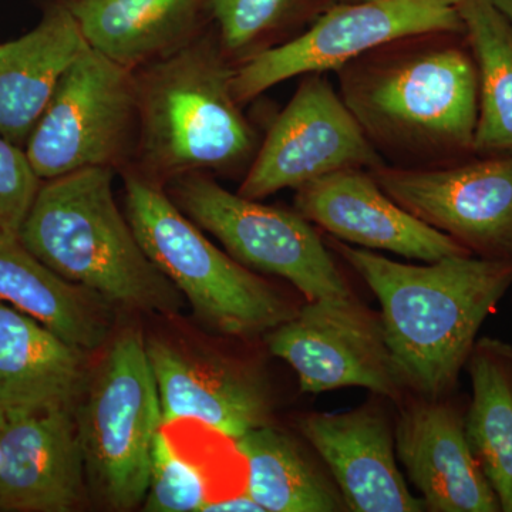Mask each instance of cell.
<instances>
[{
	"label": "cell",
	"mask_w": 512,
	"mask_h": 512,
	"mask_svg": "<svg viewBox=\"0 0 512 512\" xmlns=\"http://www.w3.org/2000/svg\"><path fill=\"white\" fill-rule=\"evenodd\" d=\"M126 215L141 247L208 328L235 339L265 336L302 303L221 251L143 174L126 177Z\"/></svg>",
	"instance_id": "obj_4"
},
{
	"label": "cell",
	"mask_w": 512,
	"mask_h": 512,
	"mask_svg": "<svg viewBox=\"0 0 512 512\" xmlns=\"http://www.w3.org/2000/svg\"><path fill=\"white\" fill-rule=\"evenodd\" d=\"M146 343L164 427L195 421L232 443L274 420V390L252 363L158 338Z\"/></svg>",
	"instance_id": "obj_13"
},
{
	"label": "cell",
	"mask_w": 512,
	"mask_h": 512,
	"mask_svg": "<svg viewBox=\"0 0 512 512\" xmlns=\"http://www.w3.org/2000/svg\"><path fill=\"white\" fill-rule=\"evenodd\" d=\"M201 512H264V510L255 503L254 498L247 491L242 490L241 493L212 498Z\"/></svg>",
	"instance_id": "obj_28"
},
{
	"label": "cell",
	"mask_w": 512,
	"mask_h": 512,
	"mask_svg": "<svg viewBox=\"0 0 512 512\" xmlns=\"http://www.w3.org/2000/svg\"><path fill=\"white\" fill-rule=\"evenodd\" d=\"M40 181L26 151L0 134V229L19 235Z\"/></svg>",
	"instance_id": "obj_27"
},
{
	"label": "cell",
	"mask_w": 512,
	"mask_h": 512,
	"mask_svg": "<svg viewBox=\"0 0 512 512\" xmlns=\"http://www.w3.org/2000/svg\"><path fill=\"white\" fill-rule=\"evenodd\" d=\"M389 197L471 254L512 261V157H476L436 170L373 168Z\"/></svg>",
	"instance_id": "obj_12"
},
{
	"label": "cell",
	"mask_w": 512,
	"mask_h": 512,
	"mask_svg": "<svg viewBox=\"0 0 512 512\" xmlns=\"http://www.w3.org/2000/svg\"><path fill=\"white\" fill-rule=\"evenodd\" d=\"M295 207L345 244L420 262L473 255L456 239L397 204L365 168L336 171L296 190Z\"/></svg>",
	"instance_id": "obj_16"
},
{
	"label": "cell",
	"mask_w": 512,
	"mask_h": 512,
	"mask_svg": "<svg viewBox=\"0 0 512 512\" xmlns=\"http://www.w3.org/2000/svg\"><path fill=\"white\" fill-rule=\"evenodd\" d=\"M380 303L384 336L406 393L453 396L478 332L512 286V261L453 255L403 264L332 239Z\"/></svg>",
	"instance_id": "obj_1"
},
{
	"label": "cell",
	"mask_w": 512,
	"mask_h": 512,
	"mask_svg": "<svg viewBox=\"0 0 512 512\" xmlns=\"http://www.w3.org/2000/svg\"><path fill=\"white\" fill-rule=\"evenodd\" d=\"M386 400L376 396L348 412L305 414L299 434L328 467L348 511H426L400 471Z\"/></svg>",
	"instance_id": "obj_15"
},
{
	"label": "cell",
	"mask_w": 512,
	"mask_h": 512,
	"mask_svg": "<svg viewBox=\"0 0 512 512\" xmlns=\"http://www.w3.org/2000/svg\"><path fill=\"white\" fill-rule=\"evenodd\" d=\"M6 419H8V412L0 409V460H2V437L3 430H5Z\"/></svg>",
	"instance_id": "obj_30"
},
{
	"label": "cell",
	"mask_w": 512,
	"mask_h": 512,
	"mask_svg": "<svg viewBox=\"0 0 512 512\" xmlns=\"http://www.w3.org/2000/svg\"><path fill=\"white\" fill-rule=\"evenodd\" d=\"M245 464V487L264 512L348 511L338 485L308 441L274 424L232 441Z\"/></svg>",
	"instance_id": "obj_21"
},
{
	"label": "cell",
	"mask_w": 512,
	"mask_h": 512,
	"mask_svg": "<svg viewBox=\"0 0 512 512\" xmlns=\"http://www.w3.org/2000/svg\"><path fill=\"white\" fill-rule=\"evenodd\" d=\"M204 0H67L84 39L134 70L190 42Z\"/></svg>",
	"instance_id": "obj_22"
},
{
	"label": "cell",
	"mask_w": 512,
	"mask_h": 512,
	"mask_svg": "<svg viewBox=\"0 0 512 512\" xmlns=\"http://www.w3.org/2000/svg\"><path fill=\"white\" fill-rule=\"evenodd\" d=\"M89 47L67 6H53L29 33L0 45V134L28 143L60 80Z\"/></svg>",
	"instance_id": "obj_18"
},
{
	"label": "cell",
	"mask_w": 512,
	"mask_h": 512,
	"mask_svg": "<svg viewBox=\"0 0 512 512\" xmlns=\"http://www.w3.org/2000/svg\"><path fill=\"white\" fill-rule=\"evenodd\" d=\"M19 238L57 275L110 305L167 316L184 308V296L120 211L113 168H84L40 185Z\"/></svg>",
	"instance_id": "obj_2"
},
{
	"label": "cell",
	"mask_w": 512,
	"mask_h": 512,
	"mask_svg": "<svg viewBox=\"0 0 512 512\" xmlns=\"http://www.w3.org/2000/svg\"><path fill=\"white\" fill-rule=\"evenodd\" d=\"M87 477L101 500L117 511L144 503L151 451L164 429L160 394L140 330L111 343L89 384L80 413Z\"/></svg>",
	"instance_id": "obj_6"
},
{
	"label": "cell",
	"mask_w": 512,
	"mask_h": 512,
	"mask_svg": "<svg viewBox=\"0 0 512 512\" xmlns=\"http://www.w3.org/2000/svg\"><path fill=\"white\" fill-rule=\"evenodd\" d=\"M343 100L367 137L407 150L474 156L478 79L464 47L437 43L367 66L349 77Z\"/></svg>",
	"instance_id": "obj_5"
},
{
	"label": "cell",
	"mask_w": 512,
	"mask_h": 512,
	"mask_svg": "<svg viewBox=\"0 0 512 512\" xmlns=\"http://www.w3.org/2000/svg\"><path fill=\"white\" fill-rule=\"evenodd\" d=\"M134 70L92 47L70 66L26 143L40 180L120 164L137 126Z\"/></svg>",
	"instance_id": "obj_9"
},
{
	"label": "cell",
	"mask_w": 512,
	"mask_h": 512,
	"mask_svg": "<svg viewBox=\"0 0 512 512\" xmlns=\"http://www.w3.org/2000/svg\"><path fill=\"white\" fill-rule=\"evenodd\" d=\"M272 356L292 367L302 393L363 387L394 404L406 396L394 370L382 316L357 296L305 301L265 335Z\"/></svg>",
	"instance_id": "obj_10"
},
{
	"label": "cell",
	"mask_w": 512,
	"mask_h": 512,
	"mask_svg": "<svg viewBox=\"0 0 512 512\" xmlns=\"http://www.w3.org/2000/svg\"><path fill=\"white\" fill-rule=\"evenodd\" d=\"M259 148L238 194L264 200L348 168L382 165L345 100L322 74H306Z\"/></svg>",
	"instance_id": "obj_11"
},
{
	"label": "cell",
	"mask_w": 512,
	"mask_h": 512,
	"mask_svg": "<svg viewBox=\"0 0 512 512\" xmlns=\"http://www.w3.org/2000/svg\"><path fill=\"white\" fill-rule=\"evenodd\" d=\"M460 0H363L340 2L320 13L301 36L259 50L235 70L239 103L276 84L339 69L379 47L431 35H464Z\"/></svg>",
	"instance_id": "obj_8"
},
{
	"label": "cell",
	"mask_w": 512,
	"mask_h": 512,
	"mask_svg": "<svg viewBox=\"0 0 512 512\" xmlns=\"http://www.w3.org/2000/svg\"><path fill=\"white\" fill-rule=\"evenodd\" d=\"M340 2H363V0H340Z\"/></svg>",
	"instance_id": "obj_31"
},
{
	"label": "cell",
	"mask_w": 512,
	"mask_h": 512,
	"mask_svg": "<svg viewBox=\"0 0 512 512\" xmlns=\"http://www.w3.org/2000/svg\"><path fill=\"white\" fill-rule=\"evenodd\" d=\"M471 379L466 434L501 511L512 512V345L478 338L466 363Z\"/></svg>",
	"instance_id": "obj_23"
},
{
	"label": "cell",
	"mask_w": 512,
	"mask_h": 512,
	"mask_svg": "<svg viewBox=\"0 0 512 512\" xmlns=\"http://www.w3.org/2000/svg\"><path fill=\"white\" fill-rule=\"evenodd\" d=\"M501 13L512 23V0H491Z\"/></svg>",
	"instance_id": "obj_29"
},
{
	"label": "cell",
	"mask_w": 512,
	"mask_h": 512,
	"mask_svg": "<svg viewBox=\"0 0 512 512\" xmlns=\"http://www.w3.org/2000/svg\"><path fill=\"white\" fill-rule=\"evenodd\" d=\"M87 352L0 301V409L70 407L87 382Z\"/></svg>",
	"instance_id": "obj_19"
},
{
	"label": "cell",
	"mask_w": 512,
	"mask_h": 512,
	"mask_svg": "<svg viewBox=\"0 0 512 512\" xmlns=\"http://www.w3.org/2000/svg\"><path fill=\"white\" fill-rule=\"evenodd\" d=\"M0 301L39 320L84 352H94L110 335V303L70 284L20 241L0 229Z\"/></svg>",
	"instance_id": "obj_20"
},
{
	"label": "cell",
	"mask_w": 512,
	"mask_h": 512,
	"mask_svg": "<svg viewBox=\"0 0 512 512\" xmlns=\"http://www.w3.org/2000/svg\"><path fill=\"white\" fill-rule=\"evenodd\" d=\"M394 417L396 456L426 511L498 512L497 495L466 434V410L453 397L407 393Z\"/></svg>",
	"instance_id": "obj_14"
},
{
	"label": "cell",
	"mask_w": 512,
	"mask_h": 512,
	"mask_svg": "<svg viewBox=\"0 0 512 512\" xmlns=\"http://www.w3.org/2000/svg\"><path fill=\"white\" fill-rule=\"evenodd\" d=\"M171 185L177 207L242 265L279 276L305 301L355 296L328 245L298 211L249 200L198 173L175 178Z\"/></svg>",
	"instance_id": "obj_7"
},
{
	"label": "cell",
	"mask_w": 512,
	"mask_h": 512,
	"mask_svg": "<svg viewBox=\"0 0 512 512\" xmlns=\"http://www.w3.org/2000/svg\"><path fill=\"white\" fill-rule=\"evenodd\" d=\"M458 10L477 69L474 157H512V23L491 0H460Z\"/></svg>",
	"instance_id": "obj_24"
},
{
	"label": "cell",
	"mask_w": 512,
	"mask_h": 512,
	"mask_svg": "<svg viewBox=\"0 0 512 512\" xmlns=\"http://www.w3.org/2000/svg\"><path fill=\"white\" fill-rule=\"evenodd\" d=\"M221 53L188 42L136 77L138 154L158 184L205 170H231L256 148Z\"/></svg>",
	"instance_id": "obj_3"
},
{
	"label": "cell",
	"mask_w": 512,
	"mask_h": 512,
	"mask_svg": "<svg viewBox=\"0 0 512 512\" xmlns=\"http://www.w3.org/2000/svg\"><path fill=\"white\" fill-rule=\"evenodd\" d=\"M86 463L70 407L10 410L2 437L0 510L69 512L84 494Z\"/></svg>",
	"instance_id": "obj_17"
},
{
	"label": "cell",
	"mask_w": 512,
	"mask_h": 512,
	"mask_svg": "<svg viewBox=\"0 0 512 512\" xmlns=\"http://www.w3.org/2000/svg\"><path fill=\"white\" fill-rule=\"evenodd\" d=\"M212 500L205 470L181 454L165 429L151 451L150 477L143 507L148 512H197Z\"/></svg>",
	"instance_id": "obj_26"
},
{
	"label": "cell",
	"mask_w": 512,
	"mask_h": 512,
	"mask_svg": "<svg viewBox=\"0 0 512 512\" xmlns=\"http://www.w3.org/2000/svg\"><path fill=\"white\" fill-rule=\"evenodd\" d=\"M329 0H210L222 49L249 55L252 47L309 12H325Z\"/></svg>",
	"instance_id": "obj_25"
}]
</instances>
